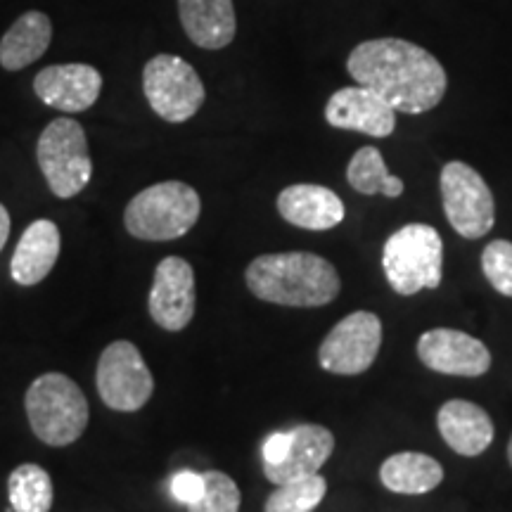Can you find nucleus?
Instances as JSON below:
<instances>
[{
	"label": "nucleus",
	"mask_w": 512,
	"mask_h": 512,
	"mask_svg": "<svg viewBox=\"0 0 512 512\" xmlns=\"http://www.w3.org/2000/svg\"><path fill=\"white\" fill-rule=\"evenodd\" d=\"M347 69L358 86L387 100L396 112L425 114L446 95V72L425 48L403 38H373L351 50Z\"/></svg>",
	"instance_id": "1"
},
{
	"label": "nucleus",
	"mask_w": 512,
	"mask_h": 512,
	"mask_svg": "<svg viewBox=\"0 0 512 512\" xmlns=\"http://www.w3.org/2000/svg\"><path fill=\"white\" fill-rule=\"evenodd\" d=\"M247 290L256 299L292 309H316L335 302L342 283L337 268L311 252L256 256L245 271Z\"/></svg>",
	"instance_id": "2"
},
{
	"label": "nucleus",
	"mask_w": 512,
	"mask_h": 512,
	"mask_svg": "<svg viewBox=\"0 0 512 512\" xmlns=\"http://www.w3.org/2000/svg\"><path fill=\"white\" fill-rule=\"evenodd\" d=\"M24 408L36 439L55 448L79 441L91 420L86 394L64 373L36 377L24 396Z\"/></svg>",
	"instance_id": "3"
},
{
	"label": "nucleus",
	"mask_w": 512,
	"mask_h": 512,
	"mask_svg": "<svg viewBox=\"0 0 512 512\" xmlns=\"http://www.w3.org/2000/svg\"><path fill=\"white\" fill-rule=\"evenodd\" d=\"M202 214L197 190L181 181H164L140 190L126 204L124 226L131 238L169 242L183 238L195 228Z\"/></svg>",
	"instance_id": "4"
},
{
	"label": "nucleus",
	"mask_w": 512,
	"mask_h": 512,
	"mask_svg": "<svg viewBox=\"0 0 512 512\" xmlns=\"http://www.w3.org/2000/svg\"><path fill=\"white\" fill-rule=\"evenodd\" d=\"M382 268L389 287L401 297L437 290L444 268V242L437 228L408 223L389 235L382 249Z\"/></svg>",
	"instance_id": "5"
},
{
	"label": "nucleus",
	"mask_w": 512,
	"mask_h": 512,
	"mask_svg": "<svg viewBox=\"0 0 512 512\" xmlns=\"http://www.w3.org/2000/svg\"><path fill=\"white\" fill-rule=\"evenodd\" d=\"M36 162L50 192L60 200H69L86 190L93 178V159L79 121L69 117L50 121L36 143Z\"/></svg>",
	"instance_id": "6"
},
{
	"label": "nucleus",
	"mask_w": 512,
	"mask_h": 512,
	"mask_svg": "<svg viewBox=\"0 0 512 512\" xmlns=\"http://www.w3.org/2000/svg\"><path fill=\"white\" fill-rule=\"evenodd\" d=\"M143 91L152 112L169 124H183L202 110L207 88L190 62L178 55H155L143 69Z\"/></svg>",
	"instance_id": "7"
},
{
	"label": "nucleus",
	"mask_w": 512,
	"mask_h": 512,
	"mask_svg": "<svg viewBox=\"0 0 512 512\" xmlns=\"http://www.w3.org/2000/svg\"><path fill=\"white\" fill-rule=\"evenodd\" d=\"M95 387L107 408L117 413H136L155 394V377L136 344L117 339L102 349Z\"/></svg>",
	"instance_id": "8"
},
{
	"label": "nucleus",
	"mask_w": 512,
	"mask_h": 512,
	"mask_svg": "<svg viewBox=\"0 0 512 512\" xmlns=\"http://www.w3.org/2000/svg\"><path fill=\"white\" fill-rule=\"evenodd\" d=\"M441 202L451 228L465 240H479L494 228V192L479 171L465 162H448L441 169Z\"/></svg>",
	"instance_id": "9"
},
{
	"label": "nucleus",
	"mask_w": 512,
	"mask_h": 512,
	"mask_svg": "<svg viewBox=\"0 0 512 512\" xmlns=\"http://www.w3.org/2000/svg\"><path fill=\"white\" fill-rule=\"evenodd\" d=\"M380 347L382 320L370 311H354L320 342L318 363L335 375H361L373 366Z\"/></svg>",
	"instance_id": "10"
},
{
	"label": "nucleus",
	"mask_w": 512,
	"mask_h": 512,
	"mask_svg": "<svg viewBox=\"0 0 512 512\" xmlns=\"http://www.w3.org/2000/svg\"><path fill=\"white\" fill-rule=\"evenodd\" d=\"M195 271L181 256H166L155 268L147 311L162 330L181 332L195 318Z\"/></svg>",
	"instance_id": "11"
},
{
	"label": "nucleus",
	"mask_w": 512,
	"mask_h": 512,
	"mask_svg": "<svg viewBox=\"0 0 512 512\" xmlns=\"http://www.w3.org/2000/svg\"><path fill=\"white\" fill-rule=\"evenodd\" d=\"M418 356L427 368L441 375L479 377L491 368V351L482 339L451 328L427 330L418 339Z\"/></svg>",
	"instance_id": "12"
},
{
	"label": "nucleus",
	"mask_w": 512,
	"mask_h": 512,
	"mask_svg": "<svg viewBox=\"0 0 512 512\" xmlns=\"http://www.w3.org/2000/svg\"><path fill=\"white\" fill-rule=\"evenodd\" d=\"M102 91V74L91 64H50L34 76V93L53 110L79 114L91 110Z\"/></svg>",
	"instance_id": "13"
},
{
	"label": "nucleus",
	"mask_w": 512,
	"mask_h": 512,
	"mask_svg": "<svg viewBox=\"0 0 512 512\" xmlns=\"http://www.w3.org/2000/svg\"><path fill=\"white\" fill-rule=\"evenodd\" d=\"M325 121L342 131L389 138L396 128V110L366 86L339 88L325 105Z\"/></svg>",
	"instance_id": "14"
},
{
	"label": "nucleus",
	"mask_w": 512,
	"mask_h": 512,
	"mask_svg": "<svg viewBox=\"0 0 512 512\" xmlns=\"http://www.w3.org/2000/svg\"><path fill=\"white\" fill-rule=\"evenodd\" d=\"M335 451V434L323 425H297L287 432L285 456L275 465H264V475L275 486L292 479L318 475Z\"/></svg>",
	"instance_id": "15"
},
{
	"label": "nucleus",
	"mask_w": 512,
	"mask_h": 512,
	"mask_svg": "<svg viewBox=\"0 0 512 512\" xmlns=\"http://www.w3.org/2000/svg\"><path fill=\"white\" fill-rule=\"evenodd\" d=\"M278 214L302 230H330L347 216L342 197L330 188L311 183L290 185L278 195Z\"/></svg>",
	"instance_id": "16"
},
{
	"label": "nucleus",
	"mask_w": 512,
	"mask_h": 512,
	"mask_svg": "<svg viewBox=\"0 0 512 512\" xmlns=\"http://www.w3.org/2000/svg\"><path fill=\"white\" fill-rule=\"evenodd\" d=\"M437 427L448 448L465 458L482 456L496 434L491 415L477 403L463 399H451L441 406Z\"/></svg>",
	"instance_id": "17"
},
{
	"label": "nucleus",
	"mask_w": 512,
	"mask_h": 512,
	"mask_svg": "<svg viewBox=\"0 0 512 512\" xmlns=\"http://www.w3.org/2000/svg\"><path fill=\"white\" fill-rule=\"evenodd\" d=\"M60 259V228L50 219H38L24 230L10 261L17 285L34 287L48 278Z\"/></svg>",
	"instance_id": "18"
},
{
	"label": "nucleus",
	"mask_w": 512,
	"mask_h": 512,
	"mask_svg": "<svg viewBox=\"0 0 512 512\" xmlns=\"http://www.w3.org/2000/svg\"><path fill=\"white\" fill-rule=\"evenodd\" d=\"M185 36L204 50H221L233 43L238 31L233 0H178Z\"/></svg>",
	"instance_id": "19"
},
{
	"label": "nucleus",
	"mask_w": 512,
	"mask_h": 512,
	"mask_svg": "<svg viewBox=\"0 0 512 512\" xmlns=\"http://www.w3.org/2000/svg\"><path fill=\"white\" fill-rule=\"evenodd\" d=\"M50 41H53V22L46 12H24L0 38V67L8 72L27 69L46 55Z\"/></svg>",
	"instance_id": "20"
},
{
	"label": "nucleus",
	"mask_w": 512,
	"mask_h": 512,
	"mask_svg": "<svg viewBox=\"0 0 512 512\" xmlns=\"http://www.w3.org/2000/svg\"><path fill=\"white\" fill-rule=\"evenodd\" d=\"M380 482L384 489L394 491V494L422 496L444 482V467L439 465V460L425 456V453H396L382 463Z\"/></svg>",
	"instance_id": "21"
},
{
	"label": "nucleus",
	"mask_w": 512,
	"mask_h": 512,
	"mask_svg": "<svg viewBox=\"0 0 512 512\" xmlns=\"http://www.w3.org/2000/svg\"><path fill=\"white\" fill-rule=\"evenodd\" d=\"M8 496L12 512H50L55 501L53 479L36 463L17 465L10 472Z\"/></svg>",
	"instance_id": "22"
},
{
	"label": "nucleus",
	"mask_w": 512,
	"mask_h": 512,
	"mask_svg": "<svg viewBox=\"0 0 512 512\" xmlns=\"http://www.w3.org/2000/svg\"><path fill=\"white\" fill-rule=\"evenodd\" d=\"M347 181L361 195L401 197L403 181L389 174L382 152L377 147H361L347 166Z\"/></svg>",
	"instance_id": "23"
},
{
	"label": "nucleus",
	"mask_w": 512,
	"mask_h": 512,
	"mask_svg": "<svg viewBox=\"0 0 512 512\" xmlns=\"http://www.w3.org/2000/svg\"><path fill=\"white\" fill-rule=\"evenodd\" d=\"M328 494V482L320 475H309L278 484V489L266 498L264 512H311Z\"/></svg>",
	"instance_id": "24"
},
{
	"label": "nucleus",
	"mask_w": 512,
	"mask_h": 512,
	"mask_svg": "<svg viewBox=\"0 0 512 512\" xmlns=\"http://www.w3.org/2000/svg\"><path fill=\"white\" fill-rule=\"evenodd\" d=\"M204 491L195 503L188 505V512H240L242 494L240 486L226 472H204Z\"/></svg>",
	"instance_id": "25"
},
{
	"label": "nucleus",
	"mask_w": 512,
	"mask_h": 512,
	"mask_svg": "<svg viewBox=\"0 0 512 512\" xmlns=\"http://www.w3.org/2000/svg\"><path fill=\"white\" fill-rule=\"evenodd\" d=\"M482 271L496 292L512 297V242L494 240L482 252Z\"/></svg>",
	"instance_id": "26"
},
{
	"label": "nucleus",
	"mask_w": 512,
	"mask_h": 512,
	"mask_svg": "<svg viewBox=\"0 0 512 512\" xmlns=\"http://www.w3.org/2000/svg\"><path fill=\"white\" fill-rule=\"evenodd\" d=\"M202 491H204V477L197 475V472L183 470L171 479V494H174L176 501L183 505L195 503L197 498L202 496Z\"/></svg>",
	"instance_id": "27"
},
{
	"label": "nucleus",
	"mask_w": 512,
	"mask_h": 512,
	"mask_svg": "<svg viewBox=\"0 0 512 512\" xmlns=\"http://www.w3.org/2000/svg\"><path fill=\"white\" fill-rule=\"evenodd\" d=\"M8 238H10V211L0 204V252H3V247L8 245Z\"/></svg>",
	"instance_id": "28"
},
{
	"label": "nucleus",
	"mask_w": 512,
	"mask_h": 512,
	"mask_svg": "<svg viewBox=\"0 0 512 512\" xmlns=\"http://www.w3.org/2000/svg\"><path fill=\"white\" fill-rule=\"evenodd\" d=\"M508 460H510V465H512V437L508 441Z\"/></svg>",
	"instance_id": "29"
}]
</instances>
